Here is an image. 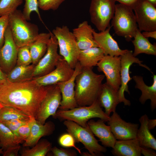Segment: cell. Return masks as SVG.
I'll list each match as a JSON object with an SVG mask.
<instances>
[{
    "label": "cell",
    "mask_w": 156,
    "mask_h": 156,
    "mask_svg": "<svg viewBox=\"0 0 156 156\" xmlns=\"http://www.w3.org/2000/svg\"><path fill=\"white\" fill-rule=\"evenodd\" d=\"M111 27L110 26L99 33L94 30L93 31L94 39L99 47L103 51L105 55L119 56L124 54L127 50H122L120 48L117 42L110 33Z\"/></svg>",
    "instance_id": "obj_18"
},
{
    "label": "cell",
    "mask_w": 156,
    "mask_h": 156,
    "mask_svg": "<svg viewBox=\"0 0 156 156\" xmlns=\"http://www.w3.org/2000/svg\"><path fill=\"white\" fill-rule=\"evenodd\" d=\"M118 90L106 83L102 84L98 100L101 107L105 108V113L110 116L112 112H116V107L120 103Z\"/></svg>",
    "instance_id": "obj_21"
},
{
    "label": "cell",
    "mask_w": 156,
    "mask_h": 156,
    "mask_svg": "<svg viewBox=\"0 0 156 156\" xmlns=\"http://www.w3.org/2000/svg\"><path fill=\"white\" fill-rule=\"evenodd\" d=\"M107 122L116 140H126L136 138L139 128L138 124L126 122L116 111L113 112Z\"/></svg>",
    "instance_id": "obj_16"
},
{
    "label": "cell",
    "mask_w": 156,
    "mask_h": 156,
    "mask_svg": "<svg viewBox=\"0 0 156 156\" xmlns=\"http://www.w3.org/2000/svg\"><path fill=\"white\" fill-rule=\"evenodd\" d=\"M82 67L78 62L74 69L73 73L68 80L57 84L60 90L62 99L59 109L67 110L78 107L75 97V80L81 72Z\"/></svg>",
    "instance_id": "obj_17"
},
{
    "label": "cell",
    "mask_w": 156,
    "mask_h": 156,
    "mask_svg": "<svg viewBox=\"0 0 156 156\" xmlns=\"http://www.w3.org/2000/svg\"><path fill=\"white\" fill-rule=\"evenodd\" d=\"M96 66L99 72H103L106 77V83L118 90L121 85V60L119 56L104 55Z\"/></svg>",
    "instance_id": "obj_13"
},
{
    "label": "cell",
    "mask_w": 156,
    "mask_h": 156,
    "mask_svg": "<svg viewBox=\"0 0 156 156\" xmlns=\"http://www.w3.org/2000/svg\"><path fill=\"white\" fill-rule=\"evenodd\" d=\"M4 44L0 49V67L7 75L16 65L18 48L8 26L4 35Z\"/></svg>",
    "instance_id": "obj_15"
},
{
    "label": "cell",
    "mask_w": 156,
    "mask_h": 156,
    "mask_svg": "<svg viewBox=\"0 0 156 156\" xmlns=\"http://www.w3.org/2000/svg\"><path fill=\"white\" fill-rule=\"evenodd\" d=\"M0 85H1L0 84Z\"/></svg>",
    "instance_id": "obj_51"
},
{
    "label": "cell",
    "mask_w": 156,
    "mask_h": 156,
    "mask_svg": "<svg viewBox=\"0 0 156 156\" xmlns=\"http://www.w3.org/2000/svg\"><path fill=\"white\" fill-rule=\"evenodd\" d=\"M132 51L127 50V51L120 56L121 60V85L118 90V97L120 103L123 102L124 105L129 106L130 101L126 99L124 96L126 91L130 94L128 90V83L132 79L130 76V68L134 63L147 69L151 71L150 69L145 65L142 64V61L133 55Z\"/></svg>",
    "instance_id": "obj_12"
},
{
    "label": "cell",
    "mask_w": 156,
    "mask_h": 156,
    "mask_svg": "<svg viewBox=\"0 0 156 156\" xmlns=\"http://www.w3.org/2000/svg\"><path fill=\"white\" fill-rule=\"evenodd\" d=\"M29 120L16 119L2 122L11 131L14 135L16 142L19 144L23 141L18 134V129L20 127L26 123Z\"/></svg>",
    "instance_id": "obj_36"
},
{
    "label": "cell",
    "mask_w": 156,
    "mask_h": 156,
    "mask_svg": "<svg viewBox=\"0 0 156 156\" xmlns=\"http://www.w3.org/2000/svg\"><path fill=\"white\" fill-rule=\"evenodd\" d=\"M23 2V0H0V16L14 12Z\"/></svg>",
    "instance_id": "obj_33"
},
{
    "label": "cell",
    "mask_w": 156,
    "mask_h": 156,
    "mask_svg": "<svg viewBox=\"0 0 156 156\" xmlns=\"http://www.w3.org/2000/svg\"><path fill=\"white\" fill-rule=\"evenodd\" d=\"M115 0H91L89 12L92 23L100 31L110 26L115 9Z\"/></svg>",
    "instance_id": "obj_8"
},
{
    "label": "cell",
    "mask_w": 156,
    "mask_h": 156,
    "mask_svg": "<svg viewBox=\"0 0 156 156\" xmlns=\"http://www.w3.org/2000/svg\"><path fill=\"white\" fill-rule=\"evenodd\" d=\"M7 82V75L3 72L0 67V84H3Z\"/></svg>",
    "instance_id": "obj_46"
},
{
    "label": "cell",
    "mask_w": 156,
    "mask_h": 156,
    "mask_svg": "<svg viewBox=\"0 0 156 156\" xmlns=\"http://www.w3.org/2000/svg\"><path fill=\"white\" fill-rule=\"evenodd\" d=\"M21 148L19 144L9 147L5 151H3V156H17L18 151Z\"/></svg>",
    "instance_id": "obj_42"
},
{
    "label": "cell",
    "mask_w": 156,
    "mask_h": 156,
    "mask_svg": "<svg viewBox=\"0 0 156 156\" xmlns=\"http://www.w3.org/2000/svg\"><path fill=\"white\" fill-rule=\"evenodd\" d=\"M35 118L31 117L29 120L18 128L17 133L21 140L25 141L29 135L34 121Z\"/></svg>",
    "instance_id": "obj_39"
},
{
    "label": "cell",
    "mask_w": 156,
    "mask_h": 156,
    "mask_svg": "<svg viewBox=\"0 0 156 156\" xmlns=\"http://www.w3.org/2000/svg\"><path fill=\"white\" fill-rule=\"evenodd\" d=\"M51 143L47 140H42L31 149H24L21 151V156H45L51 150Z\"/></svg>",
    "instance_id": "obj_30"
},
{
    "label": "cell",
    "mask_w": 156,
    "mask_h": 156,
    "mask_svg": "<svg viewBox=\"0 0 156 156\" xmlns=\"http://www.w3.org/2000/svg\"><path fill=\"white\" fill-rule=\"evenodd\" d=\"M25 3L22 13L25 18L27 21H30L31 13L35 12L38 14L40 20L42 21L39 11L38 0H25Z\"/></svg>",
    "instance_id": "obj_35"
},
{
    "label": "cell",
    "mask_w": 156,
    "mask_h": 156,
    "mask_svg": "<svg viewBox=\"0 0 156 156\" xmlns=\"http://www.w3.org/2000/svg\"><path fill=\"white\" fill-rule=\"evenodd\" d=\"M155 7H156V0H146Z\"/></svg>",
    "instance_id": "obj_48"
},
{
    "label": "cell",
    "mask_w": 156,
    "mask_h": 156,
    "mask_svg": "<svg viewBox=\"0 0 156 156\" xmlns=\"http://www.w3.org/2000/svg\"><path fill=\"white\" fill-rule=\"evenodd\" d=\"M51 33L50 32L39 34L37 39L29 46L32 64L36 65L45 53Z\"/></svg>",
    "instance_id": "obj_25"
},
{
    "label": "cell",
    "mask_w": 156,
    "mask_h": 156,
    "mask_svg": "<svg viewBox=\"0 0 156 156\" xmlns=\"http://www.w3.org/2000/svg\"><path fill=\"white\" fill-rule=\"evenodd\" d=\"M141 154L144 156H156V153L155 150L150 148L140 146Z\"/></svg>",
    "instance_id": "obj_43"
},
{
    "label": "cell",
    "mask_w": 156,
    "mask_h": 156,
    "mask_svg": "<svg viewBox=\"0 0 156 156\" xmlns=\"http://www.w3.org/2000/svg\"><path fill=\"white\" fill-rule=\"evenodd\" d=\"M47 86H40L33 80L20 82H8L0 86V103L13 107L35 118L45 97Z\"/></svg>",
    "instance_id": "obj_1"
},
{
    "label": "cell",
    "mask_w": 156,
    "mask_h": 156,
    "mask_svg": "<svg viewBox=\"0 0 156 156\" xmlns=\"http://www.w3.org/2000/svg\"><path fill=\"white\" fill-rule=\"evenodd\" d=\"M133 78L135 82V88L140 90L142 94L139 101L142 104H144L147 100L151 101V107L152 111L156 108V75H154L153 84L148 86L144 83L143 77L140 76H134Z\"/></svg>",
    "instance_id": "obj_24"
},
{
    "label": "cell",
    "mask_w": 156,
    "mask_h": 156,
    "mask_svg": "<svg viewBox=\"0 0 156 156\" xmlns=\"http://www.w3.org/2000/svg\"><path fill=\"white\" fill-rule=\"evenodd\" d=\"M32 64L29 46H25L18 48L16 65L27 66Z\"/></svg>",
    "instance_id": "obj_34"
},
{
    "label": "cell",
    "mask_w": 156,
    "mask_h": 156,
    "mask_svg": "<svg viewBox=\"0 0 156 156\" xmlns=\"http://www.w3.org/2000/svg\"><path fill=\"white\" fill-rule=\"evenodd\" d=\"M94 30L86 21L79 23L77 27L73 29V34L80 50L92 47H99L94 39L93 31Z\"/></svg>",
    "instance_id": "obj_19"
},
{
    "label": "cell",
    "mask_w": 156,
    "mask_h": 156,
    "mask_svg": "<svg viewBox=\"0 0 156 156\" xmlns=\"http://www.w3.org/2000/svg\"><path fill=\"white\" fill-rule=\"evenodd\" d=\"M66 0H38V7L41 9L47 11L55 10Z\"/></svg>",
    "instance_id": "obj_38"
},
{
    "label": "cell",
    "mask_w": 156,
    "mask_h": 156,
    "mask_svg": "<svg viewBox=\"0 0 156 156\" xmlns=\"http://www.w3.org/2000/svg\"><path fill=\"white\" fill-rule=\"evenodd\" d=\"M119 3L128 6L132 9L139 0H115Z\"/></svg>",
    "instance_id": "obj_44"
},
{
    "label": "cell",
    "mask_w": 156,
    "mask_h": 156,
    "mask_svg": "<svg viewBox=\"0 0 156 156\" xmlns=\"http://www.w3.org/2000/svg\"><path fill=\"white\" fill-rule=\"evenodd\" d=\"M57 40L51 32L47 44L46 52L35 66L34 78L48 74L55 69L59 60L62 57L57 51Z\"/></svg>",
    "instance_id": "obj_10"
},
{
    "label": "cell",
    "mask_w": 156,
    "mask_h": 156,
    "mask_svg": "<svg viewBox=\"0 0 156 156\" xmlns=\"http://www.w3.org/2000/svg\"><path fill=\"white\" fill-rule=\"evenodd\" d=\"M55 129L54 123L49 121L42 124L35 119L30 133L23 144L24 147L34 146L42 137L52 134Z\"/></svg>",
    "instance_id": "obj_22"
},
{
    "label": "cell",
    "mask_w": 156,
    "mask_h": 156,
    "mask_svg": "<svg viewBox=\"0 0 156 156\" xmlns=\"http://www.w3.org/2000/svg\"><path fill=\"white\" fill-rule=\"evenodd\" d=\"M52 33L57 40L60 55L74 69L80 50L72 32L67 26L63 25L56 27Z\"/></svg>",
    "instance_id": "obj_6"
},
{
    "label": "cell",
    "mask_w": 156,
    "mask_h": 156,
    "mask_svg": "<svg viewBox=\"0 0 156 156\" xmlns=\"http://www.w3.org/2000/svg\"><path fill=\"white\" fill-rule=\"evenodd\" d=\"M8 26L18 48L29 46L39 34L38 26L28 22L20 10L17 9L9 15Z\"/></svg>",
    "instance_id": "obj_3"
},
{
    "label": "cell",
    "mask_w": 156,
    "mask_h": 156,
    "mask_svg": "<svg viewBox=\"0 0 156 156\" xmlns=\"http://www.w3.org/2000/svg\"><path fill=\"white\" fill-rule=\"evenodd\" d=\"M148 117L144 114L139 119L140 124L138 128L136 138L138 140L140 146L151 148L156 150V140L151 133L147 126Z\"/></svg>",
    "instance_id": "obj_26"
},
{
    "label": "cell",
    "mask_w": 156,
    "mask_h": 156,
    "mask_svg": "<svg viewBox=\"0 0 156 156\" xmlns=\"http://www.w3.org/2000/svg\"><path fill=\"white\" fill-rule=\"evenodd\" d=\"M3 152V149L1 148H0V154H2Z\"/></svg>",
    "instance_id": "obj_49"
},
{
    "label": "cell",
    "mask_w": 156,
    "mask_h": 156,
    "mask_svg": "<svg viewBox=\"0 0 156 156\" xmlns=\"http://www.w3.org/2000/svg\"><path fill=\"white\" fill-rule=\"evenodd\" d=\"M132 41L134 49L133 55L136 57L138 55L144 53L149 55H156V45L152 44L148 39L143 36L138 29Z\"/></svg>",
    "instance_id": "obj_29"
},
{
    "label": "cell",
    "mask_w": 156,
    "mask_h": 156,
    "mask_svg": "<svg viewBox=\"0 0 156 156\" xmlns=\"http://www.w3.org/2000/svg\"><path fill=\"white\" fill-rule=\"evenodd\" d=\"M156 126V119H148L147 122V126L150 130L153 129Z\"/></svg>",
    "instance_id": "obj_47"
},
{
    "label": "cell",
    "mask_w": 156,
    "mask_h": 156,
    "mask_svg": "<svg viewBox=\"0 0 156 156\" xmlns=\"http://www.w3.org/2000/svg\"><path fill=\"white\" fill-rule=\"evenodd\" d=\"M51 151L54 156H76V151L69 148H58L56 146L51 148Z\"/></svg>",
    "instance_id": "obj_41"
},
{
    "label": "cell",
    "mask_w": 156,
    "mask_h": 156,
    "mask_svg": "<svg viewBox=\"0 0 156 156\" xmlns=\"http://www.w3.org/2000/svg\"><path fill=\"white\" fill-rule=\"evenodd\" d=\"M103 120L100 119L96 121L89 120L88 125L93 134L98 137L99 141L105 147L113 148L116 140L112 133L110 127L105 124Z\"/></svg>",
    "instance_id": "obj_20"
},
{
    "label": "cell",
    "mask_w": 156,
    "mask_h": 156,
    "mask_svg": "<svg viewBox=\"0 0 156 156\" xmlns=\"http://www.w3.org/2000/svg\"><path fill=\"white\" fill-rule=\"evenodd\" d=\"M74 69L62 57L52 71L44 75L34 78L33 80L40 86L57 84L69 79L73 73Z\"/></svg>",
    "instance_id": "obj_14"
},
{
    "label": "cell",
    "mask_w": 156,
    "mask_h": 156,
    "mask_svg": "<svg viewBox=\"0 0 156 156\" xmlns=\"http://www.w3.org/2000/svg\"><path fill=\"white\" fill-rule=\"evenodd\" d=\"M3 106L0 103V112L2 109V108L3 107Z\"/></svg>",
    "instance_id": "obj_50"
},
{
    "label": "cell",
    "mask_w": 156,
    "mask_h": 156,
    "mask_svg": "<svg viewBox=\"0 0 156 156\" xmlns=\"http://www.w3.org/2000/svg\"><path fill=\"white\" fill-rule=\"evenodd\" d=\"M35 65H16L7 75V82H22L32 80Z\"/></svg>",
    "instance_id": "obj_28"
},
{
    "label": "cell",
    "mask_w": 156,
    "mask_h": 156,
    "mask_svg": "<svg viewBox=\"0 0 156 156\" xmlns=\"http://www.w3.org/2000/svg\"><path fill=\"white\" fill-rule=\"evenodd\" d=\"M105 55L103 50L99 47H92L80 50L78 62L82 68H93Z\"/></svg>",
    "instance_id": "obj_27"
},
{
    "label": "cell",
    "mask_w": 156,
    "mask_h": 156,
    "mask_svg": "<svg viewBox=\"0 0 156 156\" xmlns=\"http://www.w3.org/2000/svg\"><path fill=\"white\" fill-rule=\"evenodd\" d=\"M61 99V92L58 85L48 86L47 93L40 104L36 120L44 124L49 116L54 117L60 105Z\"/></svg>",
    "instance_id": "obj_9"
},
{
    "label": "cell",
    "mask_w": 156,
    "mask_h": 156,
    "mask_svg": "<svg viewBox=\"0 0 156 156\" xmlns=\"http://www.w3.org/2000/svg\"><path fill=\"white\" fill-rule=\"evenodd\" d=\"M132 9L140 31H156V7L146 0H139Z\"/></svg>",
    "instance_id": "obj_11"
},
{
    "label": "cell",
    "mask_w": 156,
    "mask_h": 156,
    "mask_svg": "<svg viewBox=\"0 0 156 156\" xmlns=\"http://www.w3.org/2000/svg\"><path fill=\"white\" fill-rule=\"evenodd\" d=\"M31 117L23 112L12 107L3 106L0 112V121L16 119L29 120Z\"/></svg>",
    "instance_id": "obj_31"
},
{
    "label": "cell",
    "mask_w": 156,
    "mask_h": 156,
    "mask_svg": "<svg viewBox=\"0 0 156 156\" xmlns=\"http://www.w3.org/2000/svg\"><path fill=\"white\" fill-rule=\"evenodd\" d=\"M60 120H69L85 127L89 128L88 122L92 118H99L107 122L110 116L103 111L97 100L88 106H78L67 110H57L54 117Z\"/></svg>",
    "instance_id": "obj_4"
},
{
    "label": "cell",
    "mask_w": 156,
    "mask_h": 156,
    "mask_svg": "<svg viewBox=\"0 0 156 156\" xmlns=\"http://www.w3.org/2000/svg\"><path fill=\"white\" fill-rule=\"evenodd\" d=\"M9 15L0 17V49L3 46L5 40L4 35L5 30L8 26Z\"/></svg>",
    "instance_id": "obj_40"
},
{
    "label": "cell",
    "mask_w": 156,
    "mask_h": 156,
    "mask_svg": "<svg viewBox=\"0 0 156 156\" xmlns=\"http://www.w3.org/2000/svg\"><path fill=\"white\" fill-rule=\"evenodd\" d=\"M58 142L62 147L65 148L73 147L79 153L81 154V150L75 145L76 142L74 137L70 133H66L61 135L58 138Z\"/></svg>",
    "instance_id": "obj_37"
},
{
    "label": "cell",
    "mask_w": 156,
    "mask_h": 156,
    "mask_svg": "<svg viewBox=\"0 0 156 156\" xmlns=\"http://www.w3.org/2000/svg\"><path fill=\"white\" fill-rule=\"evenodd\" d=\"M142 34L146 38H151L156 39V31H143Z\"/></svg>",
    "instance_id": "obj_45"
},
{
    "label": "cell",
    "mask_w": 156,
    "mask_h": 156,
    "mask_svg": "<svg viewBox=\"0 0 156 156\" xmlns=\"http://www.w3.org/2000/svg\"><path fill=\"white\" fill-rule=\"evenodd\" d=\"M18 144L11 131L3 123L0 121V146L3 151Z\"/></svg>",
    "instance_id": "obj_32"
},
{
    "label": "cell",
    "mask_w": 156,
    "mask_h": 156,
    "mask_svg": "<svg viewBox=\"0 0 156 156\" xmlns=\"http://www.w3.org/2000/svg\"><path fill=\"white\" fill-rule=\"evenodd\" d=\"M64 121L68 132L73 136L76 142L81 143L91 156H101L106 152V148L99 143L89 127H83L70 120Z\"/></svg>",
    "instance_id": "obj_7"
},
{
    "label": "cell",
    "mask_w": 156,
    "mask_h": 156,
    "mask_svg": "<svg viewBox=\"0 0 156 156\" xmlns=\"http://www.w3.org/2000/svg\"><path fill=\"white\" fill-rule=\"evenodd\" d=\"M115 156H140V146L136 138L122 140H116L111 151Z\"/></svg>",
    "instance_id": "obj_23"
},
{
    "label": "cell",
    "mask_w": 156,
    "mask_h": 156,
    "mask_svg": "<svg viewBox=\"0 0 156 156\" xmlns=\"http://www.w3.org/2000/svg\"><path fill=\"white\" fill-rule=\"evenodd\" d=\"M105 77L95 73L92 68H82L75 80V97L78 106L90 105L97 100Z\"/></svg>",
    "instance_id": "obj_2"
},
{
    "label": "cell",
    "mask_w": 156,
    "mask_h": 156,
    "mask_svg": "<svg viewBox=\"0 0 156 156\" xmlns=\"http://www.w3.org/2000/svg\"><path fill=\"white\" fill-rule=\"evenodd\" d=\"M115 33L130 41L138 29L135 14L130 7L118 3L116 4L115 12L111 20Z\"/></svg>",
    "instance_id": "obj_5"
}]
</instances>
